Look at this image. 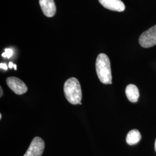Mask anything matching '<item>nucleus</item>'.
<instances>
[{
	"mask_svg": "<svg viewBox=\"0 0 156 156\" xmlns=\"http://www.w3.org/2000/svg\"><path fill=\"white\" fill-rule=\"evenodd\" d=\"M14 66V64H13V63L12 62H9V65H8V67L9 68H12Z\"/></svg>",
	"mask_w": 156,
	"mask_h": 156,
	"instance_id": "nucleus-12",
	"label": "nucleus"
},
{
	"mask_svg": "<svg viewBox=\"0 0 156 156\" xmlns=\"http://www.w3.org/2000/svg\"><path fill=\"white\" fill-rule=\"evenodd\" d=\"M79 104V105H82V103H81V102H80Z\"/></svg>",
	"mask_w": 156,
	"mask_h": 156,
	"instance_id": "nucleus-17",
	"label": "nucleus"
},
{
	"mask_svg": "<svg viewBox=\"0 0 156 156\" xmlns=\"http://www.w3.org/2000/svg\"><path fill=\"white\" fill-rule=\"evenodd\" d=\"M141 139V135L137 129H132L126 136V142L128 145H134L138 144Z\"/></svg>",
	"mask_w": 156,
	"mask_h": 156,
	"instance_id": "nucleus-9",
	"label": "nucleus"
},
{
	"mask_svg": "<svg viewBox=\"0 0 156 156\" xmlns=\"http://www.w3.org/2000/svg\"><path fill=\"white\" fill-rule=\"evenodd\" d=\"M155 151H156V141H155Z\"/></svg>",
	"mask_w": 156,
	"mask_h": 156,
	"instance_id": "nucleus-15",
	"label": "nucleus"
},
{
	"mask_svg": "<svg viewBox=\"0 0 156 156\" xmlns=\"http://www.w3.org/2000/svg\"><path fill=\"white\" fill-rule=\"evenodd\" d=\"M0 90H1V94H0V96H1V97H2V95L3 94V91H2V87H0Z\"/></svg>",
	"mask_w": 156,
	"mask_h": 156,
	"instance_id": "nucleus-13",
	"label": "nucleus"
},
{
	"mask_svg": "<svg viewBox=\"0 0 156 156\" xmlns=\"http://www.w3.org/2000/svg\"><path fill=\"white\" fill-rule=\"evenodd\" d=\"M45 148V142L38 137L34 138L29 147L23 156H41Z\"/></svg>",
	"mask_w": 156,
	"mask_h": 156,
	"instance_id": "nucleus-4",
	"label": "nucleus"
},
{
	"mask_svg": "<svg viewBox=\"0 0 156 156\" xmlns=\"http://www.w3.org/2000/svg\"><path fill=\"white\" fill-rule=\"evenodd\" d=\"M126 94L128 100L131 102H136L140 97L138 89L133 84H130L127 86L126 89Z\"/></svg>",
	"mask_w": 156,
	"mask_h": 156,
	"instance_id": "nucleus-8",
	"label": "nucleus"
},
{
	"mask_svg": "<svg viewBox=\"0 0 156 156\" xmlns=\"http://www.w3.org/2000/svg\"><path fill=\"white\" fill-rule=\"evenodd\" d=\"M104 8L113 11L123 12L125 10V5L121 0H98Z\"/></svg>",
	"mask_w": 156,
	"mask_h": 156,
	"instance_id": "nucleus-6",
	"label": "nucleus"
},
{
	"mask_svg": "<svg viewBox=\"0 0 156 156\" xmlns=\"http://www.w3.org/2000/svg\"><path fill=\"white\" fill-rule=\"evenodd\" d=\"M6 81L8 87L16 94H23L28 90L26 84L19 78L9 77L6 79Z\"/></svg>",
	"mask_w": 156,
	"mask_h": 156,
	"instance_id": "nucleus-5",
	"label": "nucleus"
},
{
	"mask_svg": "<svg viewBox=\"0 0 156 156\" xmlns=\"http://www.w3.org/2000/svg\"><path fill=\"white\" fill-rule=\"evenodd\" d=\"M139 42L140 46L145 48H151L156 45V25L140 35Z\"/></svg>",
	"mask_w": 156,
	"mask_h": 156,
	"instance_id": "nucleus-3",
	"label": "nucleus"
},
{
	"mask_svg": "<svg viewBox=\"0 0 156 156\" xmlns=\"http://www.w3.org/2000/svg\"><path fill=\"white\" fill-rule=\"evenodd\" d=\"M13 67H14V68H15V70H16L17 66H16V64H14V66H13Z\"/></svg>",
	"mask_w": 156,
	"mask_h": 156,
	"instance_id": "nucleus-14",
	"label": "nucleus"
},
{
	"mask_svg": "<svg viewBox=\"0 0 156 156\" xmlns=\"http://www.w3.org/2000/svg\"><path fill=\"white\" fill-rule=\"evenodd\" d=\"M0 67H1V68H2V69H4L5 70H7V69H8V67H7L6 64H4V63H1Z\"/></svg>",
	"mask_w": 156,
	"mask_h": 156,
	"instance_id": "nucleus-11",
	"label": "nucleus"
},
{
	"mask_svg": "<svg viewBox=\"0 0 156 156\" xmlns=\"http://www.w3.org/2000/svg\"><path fill=\"white\" fill-rule=\"evenodd\" d=\"M1 118H2V115L1 114H0V119H1Z\"/></svg>",
	"mask_w": 156,
	"mask_h": 156,
	"instance_id": "nucleus-16",
	"label": "nucleus"
},
{
	"mask_svg": "<svg viewBox=\"0 0 156 156\" xmlns=\"http://www.w3.org/2000/svg\"><path fill=\"white\" fill-rule=\"evenodd\" d=\"M96 72L98 78L104 84H112L111 62L109 57L104 53L100 54L96 60Z\"/></svg>",
	"mask_w": 156,
	"mask_h": 156,
	"instance_id": "nucleus-1",
	"label": "nucleus"
},
{
	"mask_svg": "<svg viewBox=\"0 0 156 156\" xmlns=\"http://www.w3.org/2000/svg\"><path fill=\"white\" fill-rule=\"evenodd\" d=\"M13 54V50L11 49H6L4 53L2 54V56L4 57H7L8 58H9Z\"/></svg>",
	"mask_w": 156,
	"mask_h": 156,
	"instance_id": "nucleus-10",
	"label": "nucleus"
},
{
	"mask_svg": "<svg viewBox=\"0 0 156 156\" xmlns=\"http://www.w3.org/2000/svg\"><path fill=\"white\" fill-rule=\"evenodd\" d=\"M64 92L67 100L71 104H79L82 100L81 86L76 78H71L67 80L64 85Z\"/></svg>",
	"mask_w": 156,
	"mask_h": 156,
	"instance_id": "nucleus-2",
	"label": "nucleus"
},
{
	"mask_svg": "<svg viewBox=\"0 0 156 156\" xmlns=\"http://www.w3.org/2000/svg\"><path fill=\"white\" fill-rule=\"evenodd\" d=\"M39 2L46 16L51 17L55 15L56 7L54 0H39Z\"/></svg>",
	"mask_w": 156,
	"mask_h": 156,
	"instance_id": "nucleus-7",
	"label": "nucleus"
}]
</instances>
